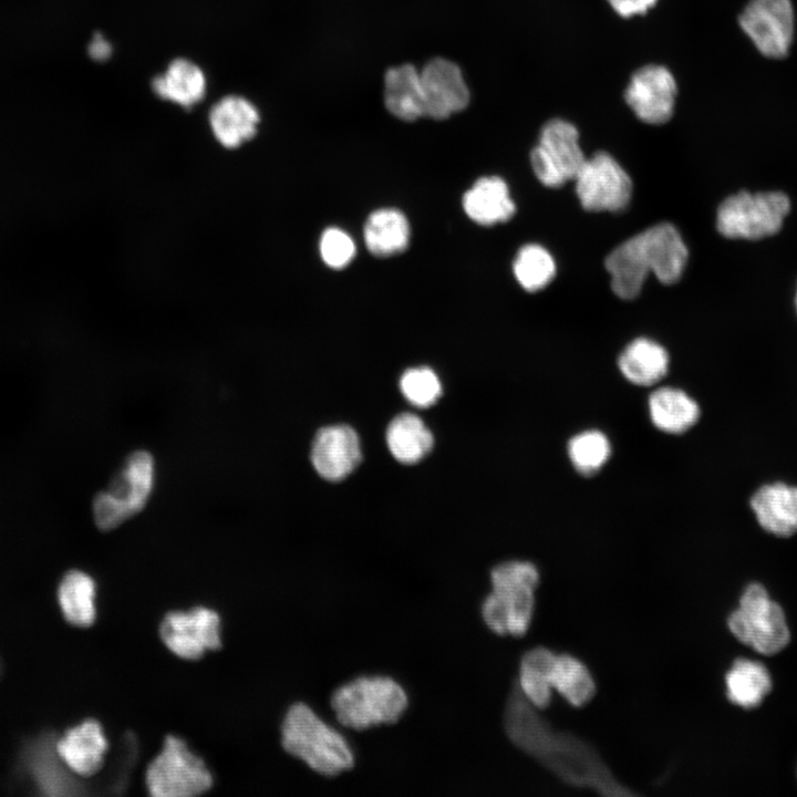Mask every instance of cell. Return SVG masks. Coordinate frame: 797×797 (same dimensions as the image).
<instances>
[{
    "instance_id": "6",
    "label": "cell",
    "mask_w": 797,
    "mask_h": 797,
    "mask_svg": "<svg viewBox=\"0 0 797 797\" xmlns=\"http://www.w3.org/2000/svg\"><path fill=\"white\" fill-rule=\"evenodd\" d=\"M789 210L790 200L782 192L742 190L721 203L716 227L726 238L757 240L777 234Z\"/></svg>"
},
{
    "instance_id": "7",
    "label": "cell",
    "mask_w": 797,
    "mask_h": 797,
    "mask_svg": "<svg viewBox=\"0 0 797 797\" xmlns=\"http://www.w3.org/2000/svg\"><path fill=\"white\" fill-rule=\"evenodd\" d=\"M727 624L737 640L765 655L782 651L789 642L783 609L759 583L747 586Z\"/></svg>"
},
{
    "instance_id": "36",
    "label": "cell",
    "mask_w": 797,
    "mask_h": 797,
    "mask_svg": "<svg viewBox=\"0 0 797 797\" xmlns=\"http://www.w3.org/2000/svg\"><path fill=\"white\" fill-rule=\"evenodd\" d=\"M612 9L623 18L644 14L653 8L658 0H607Z\"/></svg>"
},
{
    "instance_id": "3",
    "label": "cell",
    "mask_w": 797,
    "mask_h": 797,
    "mask_svg": "<svg viewBox=\"0 0 797 797\" xmlns=\"http://www.w3.org/2000/svg\"><path fill=\"white\" fill-rule=\"evenodd\" d=\"M493 590L482 604L487 627L499 635H524L529 629L539 572L529 561L513 560L490 572Z\"/></svg>"
},
{
    "instance_id": "20",
    "label": "cell",
    "mask_w": 797,
    "mask_h": 797,
    "mask_svg": "<svg viewBox=\"0 0 797 797\" xmlns=\"http://www.w3.org/2000/svg\"><path fill=\"white\" fill-rule=\"evenodd\" d=\"M462 205L468 218L482 226L505 222L516 210L506 182L498 176L478 178L464 194Z\"/></svg>"
},
{
    "instance_id": "17",
    "label": "cell",
    "mask_w": 797,
    "mask_h": 797,
    "mask_svg": "<svg viewBox=\"0 0 797 797\" xmlns=\"http://www.w3.org/2000/svg\"><path fill=\"white\" fill-rule=\"evenodd\" d=\"M260 114L241 96H226L209 111L208 124L215 141L227 151H236L258 133Z\"/></svg>"
},
{
    "instance_id": "26",
    "label": "cell",
    "mask_w": 797,
    "mask_h": 797,
    "mask_svg": "<svg viewBox=\"0 0 797 797\" xmlns=\"http://www.w3.org/2000/svg\"><path fill=\"white\" fill-rule=\"evenodd\" d=\"M391 454L401 463L421 460L433 447L434 438L424 422L411 413L397 415L386 431Z\"/></svg>"
},
{
    "instance_id": "12",
    "label": "cell",
    "mask_w": 797,
    "mask_h": 797,
    "mask_svg": "<svg viewBox=\"0 0 797 797\" xmlns=\"http://www.w3.org/2000/svg\"><path fill=\"white\" fill-rule=\"evenodd\" d=\"M159 634L174 654L196 660L220 646V619L214 610L204 607L169 612L161 623Z\"/></svg>"
},
{
    "instance_id": "32",
    "label": "cell",
    "mask_w": 797,
    "mask_h": 797,
    "mask_svg": "<svg viewBox=\"0 0 797 797\" xmlns=\"http://www.w3.org/2000/svg\"><path fill=\"white\" fill-rule=\"evenodd\" d=\"M513 270L518 283L528 292L545 288L556 275L552 256L540 245L522 246L517 252Z\"/></svg>"
},
{
    "instance_id": "18",
    "label": "cell",
    "mask_w": 797,
    "mask_h": 797,
    "mask_svg": "<svg viewBox=\"0 0 797 797\" xmlns=\"http://www.w3.org/2000/svg\"><path fill=\"white\" fill-rule=\"evenodd\" d=\"M55 749L70 770L86 777L102 767L107 741L101 725L94 720H87L69 729L55 743Z\"/></svg>"
},
{
    "instance_id": "35",
    "label": "cell",
    "mask_w": 797,
    "mask_h": 797,
    "mask_svg": "<svg viewBox=\"0 0 797 797\" xmlns=\"http://www.w3.org/2000/svg\"><path fill=\"white\" fill-rule=\"evenodd\" d=\"M355 250L352 237L341 228L329 227L321 234L319 252L322 261L330 268L346 267L353 260Z\"/></svg>"
},
{
    "instance_id": "4",
    "label": "cell",
    "mask_w": 797,
    "mask_h": 797,
    "mask_svg": "<svg viewBox=\"0 0 797 797\" xmlns=\"http://www.w3.org/2000/svg\"><path fill=\"white\" fill-rule=\"evenodd\" d=\"M281 736L289 754L323 776H337L354 765L353 752L344 737L303 703L288 710Z\"/></svg>"
},
{
    "instance_id": "13",
    "label": "cell",
    "mask_w": 797,
    "mask_h": 797,
    "mask_svg": "<svg viewBox=\"0 0 797 797\" xmlns=\"http://www.w3.org/2000/svg\"><path fill=\"white\" fill-rule=\"evenodd\" d=\"M677 93L676 81L663 65L648 64L636 70L624 92V100L642 122L666 123L673 115Z\"/></svg>"
},
{
    "instance_id": "25",
    "label": "cell",
    "mask_w": 797,
    "mask_h": 797,
    "mask_svg": "<svg viewBox=\"0 0 797 797\" xmlns=\"http://www.w3.org/2000/svg\"><path fill=\"white\" fill-rule=\"evenodd\" d=\"M384 101L391 114L402 121L423 116L420 71L411 64L390 69L384 79Z\"/></svg>"
},
{
    "instance_id": "34",
    "label": "cell",
    "mask_w": 797,
    "mask_h": 797,
    "mask_svg": "<svg viewBox=\"0 0 797 797\" xmlns=\"http://www.w3.org/2000/svg\"><path fill=\"white\" fill-rule=\"evenodd\" d=\"M400 389L405 398L418 407L433 405L442 393L437 375L427 366L406 370L401 376Z\"/></svg>"
},
{
    "instance_id": "23",
    "label": "cell",
    "mask_w": 797,
    "mask_h": 797,
    "mask_svg": "<svg viewBox=\"0 0 797 797\" xmlns=\"http://www.w3.org/2000/svg\"><path fill=\"white\" fill-rule=\"evenodd\" d=\"M618 365L629 382L648 386L666 374L669 354L658 342L648 338H638L622 351Z\"/></svg>"
},
{
    "instance_id": "5",
    "label": "cell",
    "mask_w": 797,
    "mask_h": 797,
    "mask_svg": "<svg viewBox=\"0 0 797 797\" xmlns=\"http://www.w3.org/2000/svg\"><path fill=\"white\" fill-rule=\"evenodd\" d=\"M330 705L340 724L362 731L380 724H393L408 705L404 689L389 676H361L339 689Z\"/></svg>"
},
{
    "instance_id": "9",
    "label": "cell",
    "mask_w": 797,
    "mask_h": 797,
    "mask_svg": "<svg viewBox=\"0 0 797 797\" xmlns=\"http://www.w3.org/2000/svg\"><path fill=\"white\" fill-rule=\"evenodd\" d=\"M586 159L578 130L561 118H552L542 126L539 142L530 153L532 170L547 187L573 180Z\"/></svg>"
},
{
    "instance_id": "15",
    "label": "cell",
    "mask_w": 797,
    "mask_h": 797,
    "mask_svg": "<svg viewBox=\"0 0 797 797\" xmlns=\"http://www.w3.org/2000/svg\"><path fill=\"white\" fill-rule=\"evenodd\" d=\"M361 448L355 431L348 425L321 428L311 447V462L317 473L328 480L345 478L360 463Z\"/></svg>"
},
{
    "instance_id": "19",
    "label": "cell",
    "mask_w": 797,
    "mask_h": 797,
    "mask_svg": "<svg viewBox=\"0 0 797 797\" xmlns=\"http://www.w3.org/2000/svg\"><path fill=\"white\" fill-rule=\"evenodd\" d=\"M751 507L759 526L778 537L797 531V487L776 482L757 489Z\"/></svg>"
},
{
    "instance_id": "8",
    "label": "cell",
    "mask_w": 797,
    "mask_h": 797,
    "mask_svg": "<svg viewBox=\"0 0 797 797\" xmlns=\"http://www.w3.org/2000/svg\"><path fill=\"white\" fill-rule=\"evenodd\" d=\"M213 777L204 760L176 736H167L162 752L146 770V786L155 797H189L211 787Z\"/></svg>"
},
{
    "instance_id": "33",
    "label": "cell",
    "mask_w": 797,
    "mask_h": 797,
    "mask_svg": "<svg viewBox=\"0 0 797 797\" xmlns=\"http://www.w3.org/2000/svg\"><path fill=\"white\" fill-rule=\"evenodd\" d=\"M611 445L600 431L589 429L576 434L568 443V456L582 475H592L609 459Z\"/></svg>"
},
{
    "instance_id": "29",
    "label": "cell",
    "mask_w": 797,
    "mask_h": 797,
    "mask_svg": "<svg viewBox=\"0 0 797 797\" xmlns=\"http://www.w3.org/2000/svg\"><path fill=\"white\" fill-rule=\"evenodd\" d=\"M556 653L549 649L537 646L521 658L517 684L524 696L537 708H544L550 703V671Z\"/></svg>"
},
{
    "instance_id": "1",
    "label": "cell",
    "mask_w": 797,
    "mask_h": 797,
    "mask_svg": "<svg viewBox=\"0 0 797 797\" xmlns=\"http://www.w3.org/2000/svg\"><path fill=\"white\" fill-rule=\"evenodd\" d=\"M505 731L515 746L568 785L604 796L634 795L584 739L556 729L514 685L505 707Z\"/></svg>"
},
{
    "instance_id": "27",
    "label": "cell",
    "mask_w": 797,
    "mask_h": 797,
    "mask_svg": "<svg viewBox=\"0 0 797 797\" xmlns=\"http://www.w3.org/2000/svg\"><path fill=\"white\" fill-rule=\"evenodd\" d=\"M727 697L734 704L752 708L757 706L772 689L766 667L759 662L738 659L725 677Z\"/></svg>"
},
{
    "instance_id": "24",
    "label": "cell",
    "mask_w": 797,
    "mask_h": 797,
    "mask_svg": "<svg viewBox=\"0 0 797 797\" xmlns=\"http://www.w3.org/2000/svg\"><path fill=\"white\" fill-rule=\"evenodd\" d=\"M157 96L183 107H192L203 100L206 80L203 71L185 59L173 61L163 75L152 82Z\"/></svg>"
},
{
    "instance_id": "37",
    "label": "cell",
    "mask_w": 797,
    "mask_h": 797,
    "mask_svg": "<svg viewBox=\"0 0 797 797\" xmlns=\"http://www.w3.org/2000/svg\"><path fill=\"white\" fill-rule=\"evenodd\" d=\"M89 53L94 60L104 61L111 55L112 46L102 34L97 33L90 43Z\"/></svg>"
},
{
    "instance_id": "22",
    "label": "cell",
    "mask_w": 797,
    "mask_h": 797,
    "mask_svg": "<svg viewBox=\"0 0 797 797\" xmlns=\"http://www.w3.org/2000/svg\"><path fill=\"white\" fill-rule=\"evenodd\" d=\"M649 414L653 425L669 434H682L700 417L698 404L684 391L660 387L649 396Z\"/></svg>"
},
{
    "instance_id": "30",
    "label": "cell",
    "mask_w": 797,
    "mask_h": 797,
    "mask_svg": "<svg viewBox=\"0 0 797 797\" xmlns=\"http://www.w3.org/2000/svg\"><path fill=\"white\" fill-rule=\"evenodd\" d=\"M30 770L43 794L64 796L76 793V784L65 772V765L48 739L39 742L30 751Z\"/></svg>"
},
{
    "instance_id": "10",
    "label": "cell",
    "mask_w": 797,
    "mask_h": 797,
    "mask_svg": "<svg viewBox=\"0 0 797 797\" xmlns=\"http://www.w3.org/2000/svg\"><path fill=\"white\" fill-rule=\"evenodd\" d=\"M573 180L580 204L590 211H621L632 196L630 176L605 152L587 158Z\"/></svg>"
},
{
    "instance_id": "14",
    "label": "cell",
    "mask_w": 797,
    "mask_h": 797,
    "mask_svg": "<svg viewBox=\"0 0 797 797\" xmlns=\"http://www.w3.org/2000/svg\"><path fill=\"white\" fill-rule=\"evenodd\" d=\"M423 116L445 120L464 110L469 92L459 68L445 59H433L420 71Z\"/></svg>"
},
{
    "instance_id": "31",
    "label": "cell",
    "mask_w": 797,
    "mask_h": 797,
    "mask_svg": "<svg viewBox=\"0 0 797 797\" xmlns=\"http://www.w3.org/2000/svg\"><path fill=\"white\" fill-rule=\"evenodd\" d=\"M552 690L573 706L588 703L596 691L594 681L586 665L569 654H556L551 671Z\"/></svg>"
},
{
    "instance_id": "11",
    "label": "cell",
    "mask_w": 797,
    "mask_h": 797,
    "mask_svg": "<svg viewBox=\"0 0 797 797\" xmlns=\"http://www.w3.org/2000/svg\"><path fill=\"white\" fill-rule=\"evenodd\" d=\"M738 22L763 55L782 59L788 54L795 28L790 0H749Z\"/></svg>"
},
{
    "instance_id": "2",
    "label": "cell",
    "mask_w": 797,
    "mask_h": 797,
    "mask_svg": "<svg viewBox=\"0 0 797 797\" xmlns=\"http://www.w3.org/2000/svg\"><path fill=\"white\" fill-rule=\"evenodd\" d=\"M687 257V248L677 229L669 222H661L615 247L604 265L613 292L621 299L630 300L641 292L649 273L664 284L679 281Z\"/></svg>"
},
{
    "instance_id": "21",
    "label": "cell",
    "mask_w": 797,
    "mask_h": 797,
    "mask_svg": "<svg viewBox=\"0 0 797 797\" xmlns=\"http://www.w3.org/2000/svg\"><path fill=\"white\" fill-rule=\"evenodd\" d=\"M411 228L406 216L397 208L384 207L372 211L365 220L363 235L368 250L376 257H390L406 249Z\"/></svg>"
},
{
    "instance_id": "28",
    "label": "cell",
    "mask_w": 797,
    "mask_h": 797,
    "mask_svg": "<svg viewBox=\"0 0 797 797\" xmlns=\"http://www.w3.org/2000/svg\"><path fill=\"white\" fill-rule=\"evenodd\" d=\"M59 602L64 618L73 625L89 627L95 620V583L80 571L71 570L62 579Z\"/></svg>"
},
{
    "instance_id": "16",
    "label": "cell",
    "mask_w": 797,
    "mask_h": 797,
    "mask_svg": "<svg viewBox=\"0 0 797 797\" xmlns=\"http://www.w3.org/2000/svg\"><path fill=\"white\" fill-rule=\"evenodd\" d=\"M154 482L155 462L152 454L146 451L130 454L105 490L124 521L146 506Z\"/></svg>"
},
{
    "instance_id": "38",
    "label": "cell",
    "mask_w": 797,
    "mask_h": 797,
    "mask_svg": "<svg viewBox=\"0 0 797 797\" xmlns=\"http://www.w3.org/2000/svg\"><path fill=\"white\" fill-rule=\"evenodd\" d=\"M796 310H797V293H796Z\"/></svg>"
}]
</instances>
